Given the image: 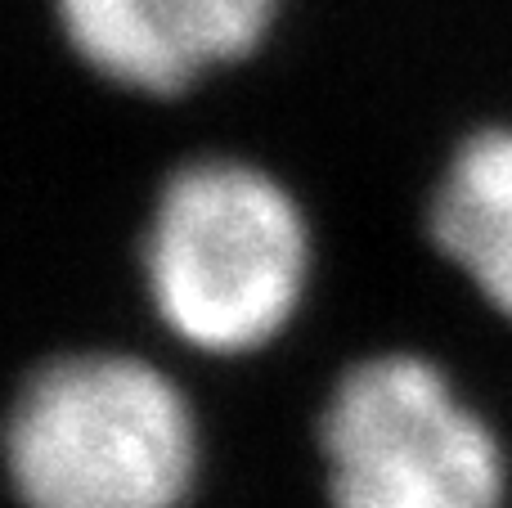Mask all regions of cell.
<instances>
[{"label":"cell","instance_id":"3","mask_svg":"<svg viewBox=\"0 0 512 508\" xmlns=\"http://www.w3.org/2000/svg\"><path fill=\"white\" fill-rule=\"evenodd\" d=\"M328 508H504L508 455L423 351L346 360L315 414Z\"/></svg>","mask_w":512,"mask_h":508},{"label":"cell","instance_id":"2","mask_svg":"<svg viewBox=\"0 0 512 508\" xmlns=\"http://www.w3.org/2000/svg\"><path fill=\"white\" fill-rule=\"evenodd\" d=\"M5 477L23 508H185L198 482L194 410L135 351H54L9 396Z\"/></svg>","mask_w":512,"mask_h":508},{"label":"cell","instance_id":"5","mask_svg":"<svg viewBox=\"0 0 512 508\" xmlns=\"http://www.w3.org/2000/svg\"><path fill=\"white\" fill-rule=\"evenodd\" d=\"M432 252L512 324V122H481L450 144L423 207Z\"/></svg>","mask_w":512,"mask_h":508},{"label":"cell","instance_id":"4","mask_svg":"<svg viewBox=\"0 0 512 508\" xmlns=\"http://www.w3.org/2000/svg\"><path fill=\"white\" fill-rule=\"evenodd\" d=\"M283 0H50L68 54L126 95L176 99L207 72L243 63Z\"/></svg>","mask_w":512,"mask_h":508},{"label":"cell","instance_id":"1","mask_svg":"<svg viewBox=\"0 0 512 508\" xmlns=\"http://www.w3.org/2000/svg\"><path fill=\"white\" fill-rule=\"evenodd\" d=\"M153 320L198 356L274 342L310 284V225L274 171L239 153L180 158L135 239Z\"/></svg>","mask_w":512,"mask_h":508}]
</instances>
